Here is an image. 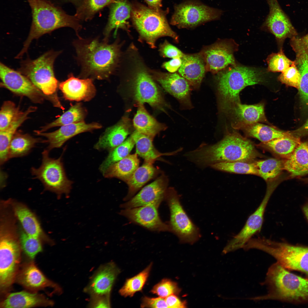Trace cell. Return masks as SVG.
<instances>
[{
    "label": "cell",
    "mask_w": 308,
    "mask_h": 308,
    "mask_svg": "<svg viewBox=\"0 0 308 308\" xmlns=\"http://www.w3.org/2000/svg\"><path fill=\"white\" fill-rule=\"evenodd\" d=\"M168 179L164 175H161L151 183L143 187L136 194L120 205L123 209H128L147 205L165 200L168 184Z\"/></svg>",
    "instance_id": "ffe728a7"
},
{
    "label": "cell",
    "mask_w": 308,
    "mask_h": 308,
    "mask_svg": "<svg viewBox=\"0 0 308 308\" xmlns=\"http://www.w3.org/2000/svg\"><path fill=\"white\" fill-rule=\"evenodd\" d=\"M111 4L108 20L103 32V40L107 42L113 29L116 30V35L118 29H125L127 21L131 16L132 10V7L125 0H116Z\"/></svg>",
    "instance_id": "f546056e"
},
{
    "label": "cell",
    "mask_w": 308,
    "mask_h": 308,
    "mask_svg": "<svg viewBox=\"0 0 308 308\" xmlns=\"http://www.w3.org/2000/svg\"><path fill=\"white\" fill-rule=\"evenodd\" d=\"M37 107L31 106L24 112L16 114L9 126L0 131V163L4 164L9 158V150L11 141L18 128L29 118L30 114L35 112Z\"/></svg>",
    "instance_id": "4dcf8cb0"
},
{
    "label": "cell",
    "mask_w": 308,
    "mask_h": 308,
    "mask_svg": "<svg viewBox=\"0 0 308 308\" xmlns=\"http://www.w3.org/2000/svg\"><path fill=\"white\" fill-rule=\"evenodd\" d=\"M180 291L177 284L167 279H164L155 285L151 291L152 293L165 298L172 295L178 294Z\"/></svg>",
    "instance_id": "f907efd6"
},
{
    "label": "cell",
    "mask_w": 308,
    "mask_h": 308,
    "mask_svg": "<svg viewBox=\"0 0 308 308\" xmlns=\"http://www.w3.org/2000/svg\"><path fill=\"white\" fill-rule=\"evenodd\" d=\"M181 65L179 74L194 89L200 87L206 71L204 59L200 52L185 54L181 58Z\"/></svg>",
    "instance_id": "83f0119b"
},
{
    "label": "cell",
    "mask_w": 308,
    "mask_h": 308,
    "mask_svg": "<svg viewBox=\"0 0 308 308\" xmlns=\"http://www.w3.org/2000/svg\"><path fill=\"white\" fill-rule=\"evenodd\" d=\"M258 176L268 181L276 178L283 169V161L271 158L254 162Z\"/></svg>",
    "instance_id": "b9f144b4"
},
{
    "label": "cell",
    "mask_w": 308,
    "mask_h": 308,
    "mask_svg": "<svg viewBox=\"0 0 308 308\" xmlns=\"http://www.w3.org/2000/svg\"><path fill=\"white\" fill-rule=\"evenodd\" d=\"M268 70L272 72H284L295 62L288 58L281 50L277 53H273L268 58Z\"/></svg>",
    "instance_id": "c3c4849f"
},
{
    "label": "cell",
    "mask_w": 308,
    "mask_h": 308,
    "mask_svg": "<svg viewBox=\"0 0 308 308\" xmlns=\"http://www.w3.org/2000/svg\"><path fill=\"white\" fill-rule=\"evenodd\" d=\"M300 78V73L295 62L282 72L278 77L279 80L282 84L298 89L299 87Z\"/></svg>",
    "instance_id": "816d5d0a"
},
{
    "label": "cell",
    "mask_w": 308,
    "mask_h": 308,
    "mask_svg": "<svg viewBox=\"0 0 308 308\" xmlns=\"http://www.w3.org/2000/svg\"><path fill=\"white\" fill-rule=\"evenodd\" d=\"M210 167L215 169L222 171L258 176L254 162L251 163L243 161L223 162L213 164Z\"/></svg>",
    "instance_id": "7dc6e473"
},
{
    "label": "cell",
    "mask_w": 308,
    "mask_h": 308,
    "mask_svg": "<svg viewBox=\"0 0 308 308\" xmlns=\"http://www.w3.org/2000/svg\"><path fill=\"white\" fill-rule=\"evenodd\" d=\"M303 128L306 129H308V119L307 121L306 122L304 125Z\"/></svg>",
    "instance_id": "6125c7cd"
},
{
    "label": "cell",
    "mask_w": 308,
    "mask_h": 308,
    "mask_svg": "<svg viewBox=\"0 0 308 308\" xmlns=\"http://www.w3.org/2000/svg\"><path fill=\"white\" fill-rule=\"evenodd\" d=\"M269 12L264 26L273 34L279 41L297 35L296 30L280 7L277 0H266Z\"/></svg>",
    "instance_id": "d6986e66"
},
{
    "label": "cell",
    "mask_w": 308,
    "mask_h": 308,
    "mask_svg": "<svg viewBox=\"0 0 308 308\" xmlns=\"http://www.w3.org/2000/svg\"><path fill=\"white\" fill-rule=\"evenodd\" d=\"M49 151L44 150L42 153V162L38 168L32 167L31 172L34 178L40 180L45 190L60 196L68 195L72 189L73 182L66 175L62 156L57 159L50 157Z\"/></svg>",
    "instance_id": "30bf717a"
},
{
    "label": "cell",
    "mask_w": 308,
    "mask_h": 308,
    "mask_svg": "<svg viewBox=\"0 0 308 308\" xmlns=\"http://www.w3.org/2000/svg\"><path fill=\"white\" fill-rule=\"evenodd\" d=\"M241 129L244 130L248 135L256 138L262 143L292 135L288 132L259 123L245 126Z\"/></svg>",
    "instance_id": "74e56055"
},
{
    "label": "cell",
    "mask_w": 308,
    "mask_h": 308,
    "mask_svg": "<svg viewBox=\"0 0 308 308\" xmlns=\"http://www.w3.org/2000/svg\"><path fill=\"white\" fill-rule=\"evenodd\" d=\"M302 180L305 183H308V178L303 179Z\"/></svg>",
    "instance_id": "be15d7a7"
},
{
    "label": "cell",
    "mask_w": 308,
    "mask_h": 308,
    "mask_svg": "<svg viewBox=\"0 0 308 308\" xmlns=\"http://www.w3.org/2000/svg\"><path fill=\"white\" fill-rule=\"evenodd\" d=\"M91 78L76 77L70 73L68 78L59 84L64 98L69 101H89L95 96L96 90Z\"/></svg>",
    "instance_id": "603a6c76"
},
{
    "label": "cell",
    "mask_w": 308,
    "mask_h": 308,
    "mask_svg": "<svg viewBox=\"0 0 308 308\" xmlns=\"http://www.w3.org/2000/svg\"><path fill=\"white\" fill-rule=\"evenodd\" d=\"M262 284L266 286L267 293L250 299L275 300L295 303L308 302V279L289 272L277 262L269 267Z\"/></svg>",
    "instance_id": "277c9868"
},
{
    "label": "cell",
    "mask_w": 308,
    "mask_h": 308,
    "mask_svg": "<svg viewBox=\"0 0 308 308\" xmlns=\"http://www.w3.org/2000/svg\"><path fill=\"white\" fill-rule=\"evenodd\" d=\"M301 142L299 137L291 135L262 143L264 147L274 153L287 158L293 153Z\"/></svg>",
    "instance_id": "ab89813d"
},
{
    "label": "cell",
    "mask_w": 308,
    "mask_h": 308,
    "mask_svg": "<svg viewBox=\"0 0 308 308\" xmlns=\"http://www.w3.org/2000/svg\"><path fill=\"white\" fill-rule=\"evenodd\" d=\"M13 102L8 100L3 103L0 111V131L6 128L19 111Z\"/></svg>",
    "instance_id": "681fc988"
},
{
    "label": "cell",
    "mask_w": 308,
    "mask_h": 308,
    "mask_svg": "<svg viewBox=\"0 0 308 308\" xmlns=\"http://www.w3.org/2000/svg\"><path fill=\"white\" fill-rule=\"evenodd\" d=\"M166 13L140 4L132 7L131 16L133 24L141 37L151 48H155L156 40L161 37H169L178 41V35L168 23Z\"/></svg>",
    "instance_id": "52a82bcc"
},
{
    "label": "cell",
    "mask_w": 308,
    "mask_h": 308,
    "mask_svg": "<svg viewBox=\"0 0 308 308\" xmlns=\"http://www.w3.org/2000/svg\"><path fill=\"white\" fill-rule=\"evenodd\" d=\"M170 23L180 29L194 28L204 23L219 19L223 11L197 0H187L174 7Z\"/></svg>",
    "instance_id": "7c38bea8"
},
{
    "label": "cell",
    "mask_w": 308,
    "mask_h": 308,
    "mask_svg": "<svg viewBox=\"0 0 308 308\" xmlns=\"http://www.w3.org/2000/svg\"><path fill=\"white\" fill-rule=\"evenodd\" d=\"M19 232L22 251L31 260H34L36 255L42 250V241L39 238L26 233L20 224Z\"/></svg>",
    "instance_id": "bcb514c9"
},
{
    "label": "cell",
    "mask_w": 308,
    "mask_h": 308,
    "mask_svg": "<svg viewBox=\"0 0 308 308\" xmlns=\"http://www.w3.org/2000/svg\"><path fill=\"white\" fill-rule=\"evenodd\" d=\"M31 8L32 22L28 37L23 48L16 56L19 58L27 52L32 41L58 29L69 27L78 38L82 28L79 20L66 14L52 2L48 0H27Z\"/></svg>",
    "instance_id": "3957f363"
},
{
    "label": "cell",
    "mask_w": 308,
    "mask_h": 308,
    "mask_svg": "<svg viewBox=\"0 0 308 308\" xmlns=\"http://www.w3.org/2000/svg\"><path fill=\"white\" fill-rule=\"evenodd\" d=\"M255 249L264 251L274 257L286 269L300 271L308 275V247L295 246L258 238L254 244Z\"/></svg>",
    "instance_id": "ba28073f"
},
{
    "label": "cell",
    "mask_w": 308,
    "mask_h": 308,
    "mask_svg": "<svg viewBox=\"0 0 308 308\" xmlns=\"http://www.w3.org/2000/svg\"><path fill=\"white\" fill-rule=\"evenodd\" d=\"M22 250L18 230L15 225L0 226V294L9 293L21 266Z\"/></svg>",
    "instance_id": "8992f818"
},
{
    "label": "cell",
    "mask_w": 308,
    "mask_h": 308,
    "mask_svg": "<svg viewBox=\"0 0 308 308\" xmlns=\"http://www.w3.org/2000/svg\"><path fill=\"white\" fill-rule=\"evenodd\" d=\"M102 127V125L98 123H86L84 121L63 125L52 132H34L36 135L46 138V143L48 144L46 149L49 151L54 148L61 147L67 140L77 135Z\"/></svg>",
    "instance_id": "44dd1931"
},
{
    "label": "cell",
    "mask_w": 308,
    "mask_h": 308,
    "mask_svg": "<svg viewBox=\"0 0 308 308\" xmlns=\"http://www.w3.org/2000/svg\"><path fill=\"white\" fill-rule=\"evenodd\" d=\"M135 144V142L131 135L122 143L110 151L99 167L100 171L103 173L111 165L129 155Z\"/></svg>",
    "instance_id": "60d3db41"
},
{
    "label": "cell",
    "mask_w": 308,
    "mask_h": 308,
    "mask_svg": "<svg viewBox=\"0 0 308 308\" xmlns=\"http://www.w3.org/2000/svg\"><path fill=\"white\" fill-rule=\"evenodd\" d=\"M135 153L130 155L110 166L103 173L106 178H116L126 183L139 166V160Z\"/></svg>",
    "instance_id": "836d02e7"
},
{
    "label": "cell",
    "mask_w": 308,
    "mask_h": 308,
    "mask_svg": "<svg viewBox=\"0 0 308 308\" xmlns=\"http://www.w3.org/2000/svg\"><path fill=\"white\" fill-rule=\"evenodd\" d=\"M98 38H78L73 42L76 59L80 66L79 78L107 80L113 73L119 56V46Z\"/></svg>",
    "instance_id": "6da1fadb"
},
{
    "label": "cell",
    "mask_w": 308,
    "mask_h": 308,
    "mask_svg": "<svg viewBox=\"0 0 308 308\" xmlns=\"http://www.w3.org/2000/svg\"><path fill=\"white\" fill-rule=\"evenodd\" d=\"M156 80L166 92L179 100L183 108H192L191 86L184 78L176 73H165L158 76Z\"/></svg>",
    "instance_id": "d4e9b609"
},
{
    "label": "cell",
    "mask_w": 308,
    "mask_h": 308,
    "mask_svg": "<svg viewBox=\"0 0 308 308\" xmlns=\"http://www.w3.org/2000/svg\"><path fill=\"white\" fill-rule=\"evenodd\" d=\"M89 306L91 307H110V295H98L91 297Z\"/></svg>",
    "instance_id": "9f6ffc18"
},
{
    "label": "cell",
    "mask_w": 308,
    "mask_h": 308,
    "mask_svg": "<svg viewBox=\"0 0 308 308\" xmlns=\"http://www.w3.org/2000/svg\"><path fill=\"white\" fill-rule=\"evenodd\" d=\"M290 44L296 54L304 53L308 56V34L302 37H292Z\"/></svg>",
    "instance_id": "f5cc1de1"
},
{
    "label": "cell",
    "mask_w": 308,
    "mask_h": 308,
    "mask_svg": "<svg viewBox=\"0 0 308 308\" xmlns=\"http://www.w3.org/2000/svg\"><path fill=\"white\" fill-rule=\"evenodd\" d=\"M302 210L304 215L308 221V201L302 207Z\"/></svg>",
    "instance_id": "94428289"
},
{
    "label": "cell",
    "mask_w": 308,
    "mask_h": 308,
    "mask_svg": "<svg viewBox=\"0 0 308 308\" xmlns=\"http://www.w3.org/2000/svg\"><path fill=\"white\" fill-rule=\"evenodd\" d=\"M9 199L14 214L23 230L28 234L40 238L43 243L53 245L54 242L44 232L34 213L24 204Z\"/></svg>",
    "instance_id": "7402d4cb"
},
{
    "label": "cell",
    "mask_w": 308,
    "mask_h": 308,
    "mask_svg": "<svg viewBox=\"0 0 308 308\" xmlns=\"http://www.w3.org/2000/svg\"><path fill=\"white\" fill-rule=\"evenodd\" d=\"M296 55L294 61L301 75L298 89L300 98L302 103L308 106V56L304 53Z\"/></svg>",
    "instance_id": "ee69618b"
},
{
    "label": "cell",
    "mask_w": 308,
    "mask_h": 308,
    "mask_svg": "<svg viewBox=\"0 0 308 308\" xmlns=\"http://www.w3.org/2000/svg\"><path fill=\"white\" fill-rule=\"evenodd\" d=\"M152 265L151 263L145 269L134 276L127 279L119 291L124 297H132L137 292L142 290L149 276Z\"/></svg>",
    "instance_id": "7bdbcfd3"
},
{
    "label": "cell",
    "mask_w": 308,
    "mask_h": 308,
    "mask_svg": "<svg viewBox=\"0 0 308 308\" xmlns=\"http://www.w3.org/2000/svg\"><path fill=\"white\" fill-rule=\"evenodd\" d=\"M135 145L136 152L145 161L153 163L162 155L154 147L153 137L135 130L131 135Z\"/></svg>",
    "instance_id": "f35d334b"
},
{
    "label": "cell",
    "mask_w": 308,
    "mask_h": 308,
    "mask_svg": "<svg viewBox=\"0 0 308 308\" xmlns=\"http://www.w3.org/2000/svg\"><path fill=\"white\" fill-rule=\"evenodd\" d=\"M72 0L73 1L76 2H79V1H82L83 0Z\"/></svg>",
    "instance_id": "e7e4bbea"
},
{
    "label": "cell",
    "mask_w": 308,
    "mask_h": 308,
    "mask_svg": "<svg viewBox=\"0 0 308 308\" xmlns=\"http://www.w3.org/2000/svg\"><path fill=\"white\" fill-rule=\"evenodd\" d=\"M165 300L168 307L184 308L185 307V302L181 301L175 294L170 295L165 298Z\"/></svg>",
    "instance_id": "6f0895ef"
},
{
    "label": "cell",
    "mask_w": 308,
    "mask_h": 308,
    "mask_svg": "<svg viewBox=\"0 0 308 308\" xmlns=\"http://www.w3.org/2000/svg\"><path fill=\"white\" fill-rule=\"evenodd\" d=\"M182 63L181 58H177L164 63L163 66L170 72L174 73L178 70Z\"/></svg>",
    "instance_id": "680465c9"
},
{
    "label": "cell",
    "mask_w": 308,
    "mask_h": 308,
    "mask_svg": "<svg viewBox=\"0 0 308 308\" xmlns=\"http://www.w3.org/2000/svg\"><path fill=\"white\" fill-rule=\"evenodd\" d=\"M0 302V308H32L52 307L54 301L43 294L27 290L9 293Z\"/></svg>",
    "instance_id": "484cf974"
},
{
    "label": "cell",
    "mask_w": 308,
    "mask_h": 308,
    "mask_svg": "<svg viewBox=\"0 0 308 308\" xmlns=\"http://www.w3.org/2000/svg\"><path fill=\"white\" fill-rule=\"evenodd\" d=\"M130 119L123 117L115 125L107 128L100 136L94 148L110 151L122 143L131 132Z\"/></svg>",
    "instance_id": "4316f807"
},
{
    "label": "cell",
    "mask_w": 308,
    "mask_h": 308,
    "mask_svg": "<svg viewBox=\"0 0 308 308\" xmlns=\"http://www.w3.org/2000/svg\"><path fill=\"white\" fill-rule=\"evenodd\" d=\"M283 167L291 177L308 174V141L301 142L293 153L283 161Z\"/></svg>",
    "instance_id": "1f68e13d"
},
{
    "label": "cell",
    "mask_w": 308,
    "mask_h": 308,
    "mask_svg": "<svg viewBox=\"0 0 308 308\" xmlns=\"http://www.w3.org/2000/svg\"><path fill=\"white\" fill-rule=\"evenodd\" d=\"M0 77L3 86L15 94L27 97L34 103L41 104L48 99L57 100L44 94L25 76L1 62Z\"/></svg>",
    "instance_id": "4fadbf2b"
},
{
    "label": "cell",
    "mask_w": 308,
    "mask_h": 308,
    "mask_svg": "<svg viewBox=\"0 0 308 308\" xmlns=\"http://www.w3.org/2000/svg\"><path fill=\"white\" fill-rule=\"evenodd\" d=\"M116 0H83L77 9L74 16L79 20L91 19L98 11Z\"/></svg>",
    "instance_id": "f6af8a7d"
},
{
    "label": "cell",
    "mask_w": 308,
    "mask_h": 308,
    "mask_svg": "<svg viewBox=\"0 0 308 308\" xmlns=\"http://www.w3.org/2000/svg\"><path fill=\"white\" fill-rule=\"evenodd\" d=\"M61 53L60 51H49L35 59L27 60L22 62L19 72L28 78L44 94L52 96L58 86L54 72V64Z\"/></svg>",
    "instance_id": "9c48e42d"
},
{
    "label": "cell",
    "mask_w": 308,
    "mask_h": 308,
    "mask_svg": "<svg viewBox=\"0 0 308 308\" xmlns=\"http://www.w3.org/2000/svg\"><path fill=\"white\" fill-rule=\"evenodd\" d=\"M273 189L269 188L255 211L248 217L244 226L237 235L228 243L223 251L226 254L243 248L255 234L260 231L263 224L264 212Z\"/></svg>",
    "instance_id": "2e32d148"
},
{
    "label": "cell",
    "mask_w": 308,
    "mask_h": 308,
    "mask_svg": "<svg viewBox=\"0 0 308 308\" xmlns=\"http://www.w3.org/2000/svg\"><path fill=\"white\" fill-rule=\"evenodd\" d=\"M132 89L134 98L138 103H147L152 107L162 111L168 106L157 85L143 69H139L136 72Z\"/></svg>",
    "instance_id": "5bb4252c"
},
{
    "label": "cell",
    "mask_w": 308,
    "mask_h": 308,
    "mask_svg": "<svg viewBox=\"0 0 308 308\" xmlns=\"http://www.w3.org/2000/svg\"><path fill=\"white\" fill-rule=\"evenodd\" d=\"M120 272L114 262L99 268L92 277L84 291L91 297L110 294L112 286Z\"/></svg>",
    "instance_id": "cb8c5ba5"
},
{
    "label": "cell",
    "mask_w": 308,
    "mask_h": 308,
    "mask_svg": "<svg viewBox=\"0 0 308 308\" xmlns=\"http://www.w3.org/2000/svg\"><path fill=\"white\" fill-rule=\"evenodd\" d=\"M153 163L145 161L138 167L126 183L128 187L127 195L124 198L126 201L132 198L135 193L157 173V169Z\"/></svg>",
    "instance_id": "e575fe53"
},
{
    "label": "cell",
    "mask_w": 308,
    "mask_h": 308,
    "mask_svg": "<svg viewBox=\"0 0 308 308\" xmlns=\"http://www.w3.org/2000/svg\"><path fill=\"white\" fill-rule=\"evenodd\" d=\"M217 94L219 106L223 111H229L240 102L239 94L245 87L263 81L261 73L250 67L233 66L216 74Z\"/></svg>",
    "instance_id": "5b68a950"
},
{
    "label": "cell",
    "mask_w": 308,
    "mask_h": 308,
    "mask_svg": "<svg viewBox=\"0 0 308 308\" xmlns=\"http://www.w3.org/2000/svg\"><path fill=\"white\" fill-rule=\"evenodd\" d=\"M15 282L27 290L33 292L50 288L55 293L59 294L62 289L56 283L47 278L38 268L34 260L21 265L17 275Z\"/></svg>",
    "instance_id": "e0dca14e"
},
{
    "label": "cell",
    "mask_w": 308,
    "mask_h": 308,
    "mask_svg": "<svg viewBox=\"0 0 308 308\" xmlns=\"http://www.w3.org/2000/svg\"><path fill=\"white\" fill-rule=\"evenodd\" d=\"M257 155L252 142L235 132L228 133L216 143L201 145L187 154L189 161L203 168L223 162H249Z\"/></svg>",
    "instance_id": "7a4b0ae2"
},
{
    "label": "cell",
    "mask_w": 308,
    "mask_h": 308,
    "mask_svg": "<svg viewBox=\"0 0 308 308\" xmlns=\"http://www.w3.org/2000/svg\"><path fill=\"white\" fill-rule=\"evenodd\" d=\"M135 130L153 138L166 127L158 121L147 111L143 104L138 103L136 113L133 119Z\"/></svg>",
    "instance_id": "d6a6232c"
},
{
    "label": "cell",
    "mask_w": 308,
    "mask_h": 308,
    "mask_svg": "<svg viewBox=\"0 0 308 308\" xmlns=\"http://www.w3.org/2000/svg\"><path fill=\"white\" fill-rule=\"evenodd\" d=\"M164 200L170 211V220L168 224L170 232L182 243L192 244L197 241L201 237L199 230L184 209L179 196L174 188H168Z\"/></svg>",
    "instance_id": "8fae6325"
},
{
    "label": "cell",
    "mask_w": 308,
    "mask_h": 308,
    "mask_svg": "<svg viewBox=\"0 0 308 308\" xmlns=\"http://www.w3.org/2000/svg\"><path fill=\"white\" fill-rule=\"evenodd\" d=\"M141 307L142 308H167L165 298L159 297L150 298L146 296L143 297Z\"/></svg>",
    "instance_id": "11a10c76"
},
{
    "label": "cell",
    "mask_w": 308,
    "mask_h": 308,
    "mask_svg": "<svg viewBox=\"0 0 308 308\" xmlns=\"http://www.w3.org/2000/svg\"><path fill=\"white\" fill-rule=\"evenodd\" d=\"M39 143H46V140L34 138L28 134L16 133L10 144L9 159L27 155L36 144Z\"/></svg>",
    "instance_id": "d590c367"
},
{
    "label": "cell",
    "mask_w": 308,
    "mask_h": 308,
    "mask_svg": "<svg viewBox=\"0 0 308 308\" xmlns=\"http://www.w3.org/2000/svg\"><path fill=\"white\" fill-rule=\"evenodd\" d=\"M161 202L157 201L138 207L123 209L119 214L130 222L149 230L170 232L168 224L164 222L159 215L158 208Z\"/></svg>",
    "instance_id": "9a60e30c"
},
{
    "label": "cell",
    "mask_w": 308,
    "mask_h": 308,
    "mask_svg": "<svg viewBox=\"0 0 308 308\" xmlns=\"http://www.w3.org/2000/svg\"><path fill=\"white\" fill-rule=\"evenodd\" d=\"M86 114V111L82 104L77 103L53 121L41 127L39 130L35 131L45 132L54 127L84 122Z\"/></svg>",
    "instance_id": "8d00e7d4"
},
{
    "label": "cell",
    "mask_w": 308,
    "mask_h": 308,
    "mask_svg": "<svg viewBox=\"0 0 308 308\" xmlns=\"http://www.w3.org/2000/svg\"><path fill=\"white\" fill-rule=\"evenodd\" d=\"M233 49L224 41L205 46L200 52L204 62L206 71L216 74L229 65H235Z\"/></svg>",
    "instance_id": "ac0fdd59"
},
{
    "label": "cell",
    "mask_w": 308,
    "mask_h": 308,
    "mask_svg": "<svg viewBox=\"0 0 308 308\" xmlns=\"http://www.w3.org/2000/svg\"><path fill=\"white\" fill-rule=\"evenodd\" d=\"M264 107L262 103L248 105L240 102L235 104L229 110L232 112L235 119L233 127L241 129L246 125L267 122Z\"/></svg>",
    "instance_id": "f1b7e54d"
},
{
    "label": "cell",
    "mask_w": 308,
    "mask_h": 308,
    "mask_svg": "<svg viewBox=\"0 0 308 308\" xmlns=\"http://www.w3.org/2000/svg\"><path fill=\"white\" fill-rule=\"evenodd\" d=\"M150 8L157 11H160L162 0H145Z\"/></svg>",
    "instance_id": "91938a15"
},
{
    "label": "cell",
    "mask_w": 308,
    "mask_h": 308,
    "mask_svg": "<svg viewBox=\"0 0 308 308\" xmlns=\"http://www.w3.org/2000/svg\"><path fill=\"white\" fill-rule=\"evenodd\" d=\"M159 51L162 55L164 57L174 58H182L185 55L177 47L165 40L159 47Z\"/></svg>",
    "instance_id": "db71d44e"
}]
</instances>
